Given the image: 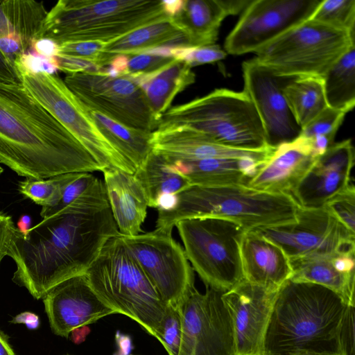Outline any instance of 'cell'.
<instances>
[{
  "label": "cell",
  "mask_w": 355,
  "mask_h": 355,
  "mask_svg": "<svg viewBox=\"0 0 355 355\" xmlns=\"http://www.w3.org/2000/svg\"><path fill=\"white\" fill-rule=\"evenodd\" d=\"M99 178L70 205L43 218L24 235L15 228L7 256L12 281L42 299L60 282L86 272L105 244L119 235Z\"/></svg>",
  "instance_id": "1"
},
{
  "label": "cell",
  "mask_w": 355,
  "mask_h": 355,
  "mask_svg": "<svg viewBox=\"0 0 355 355\" xmlns=\"http://www.w3.org/2000/svg\"><path fill=\"white\" fill-rule=\"evenodd\" d=\"M0 162L19 176L37 180L103 171L22 83L0 82Z\"/></svg>",
  "instance_id": "2"
},
{
  "label": "cell",
  "mask_w": 355,
  "mask_h": 355,
  "mask_svg": "<svg viewBox=\"0 0 355 355\" xmlns=\"http://www.w3.org/2000/svg\"><path fill=\"white\" fill-rule=\"evenodd\" d=\"M347 306L322 286L288 279L275 295L263 355L339 354L338 329Z\"/></svg>",
  "instance_id": "3"
},
{
  "label": "cell",
  "mask_w": 355,
  "mask_h": 355,
  "mask_svg": "<svg viewBox=\"0 0 355 355\" xmlns=\"http://www.w3.org/2000/svg\"><path fill=\"white\" fill-rule=\"evenodd\" d=\"M299 207L291 194L259 191L248 184L190 185L176 195L171 209L158 211L155 228L172 232L182 220L217 217L254 230L295 222Z\"/></svg>",
  "instance_id": "4"
},
{
  "label": "cell",
  "mask_w": 355,
  "mask_h": 355,
  "mask_svg": "<svg viewBox=\"0 0 355 355\" xmlns=\"http://www.w3.org/2000/svg\"><path fill=\"white\" fill-rule=\"evenodd\" d=\"M168 18L159 0H60L48 11L42 37L107 44Z\"/></svg>",
  "instance_id": "5"
},
{
  "label": "cell",
  "mask_w": 355,
  "mask_h": 355,
  "mask_svg": "<svg viewBox=\"0 0 355 355\" xmlns=\"http://www.w3.org/2000/svg\"><path fill=\"white\" fill-rule=\"evenodd\" d=\"M101 299L160 340L168 306L127 248L121 235L110 239L85 273Z\"/></svg>",
  "instance_id": "6"
},
{
  "label": "cell",
  "mask_w": 355,
  "mask_h": 355,
  "mask_svg": "<svg viewBox=\"0 0 355 355\" xmlns=\"http://www.w3.org/2000/svg\"><path fill=\"white\" fill-rule=\"evenodd\" d=\"M162 128L196 131L234 148L270 147L257 112L243 91L216 89L205 96L171 107L159 121L157 129Z\"/></svg>",
  "instance_id": "7"
},
{
  "label": "cell",
  "mask_w": 355,
  "mask_h": 355,
  "mask_svg": "<svg viewBox=\"0 0 355 355\" xmlns=\"http://www.w3.org/2000/svg\"><path fill=\"white\" fill-rule=\"evenodd\" d=\"M354 34L309 19L265 45L254 58L279 77L322 78L355 45Z\"/></svg>",
  "instance_id": "8"
},
{
  "label": "cell",
  "mask_w": 355,
  "mask_h": 355,
  "mask_svg": "<svg viewBox=\"0 0 355 355\" xmlns=\"http://www.w3.org/2000/svg\"><path fill=\"white\" fill-rule=\"evenodd\" d=\"M175 227L187 259L206 286L226 292L244 279L240 254L243 227L217 217L184 219Z\"/></svg>",
  "instance_id": "9"
},
{
  "label": "cell",
  "mask_w": 355,
  "mask_h": 355,
  "mask_svg": "<svg viewBox=\"0 0 355 355\" xmlns=\"http://www.w3.org/2000/svg\"><path fill=\"white\" fill-rule=\"evenodd\" d=\"M21 83L30 94L89 152L105 169L134 174L135 169L101 132L88 110L56 74L24 75Z\"/></svg>",
  "instance_id": "10"
},
{
  "label": "cell",
  "mask_w": 355,
  "mask_h": 355,
  "mask_svg": "<svg viewBox=\"0 0 355 355\" xmlns=\"http://www.w3.org/2000/svg\"><path fill=\"white\" fill-rule=\"evenodd\" d=\"M64 81L88 110L138 130L153 132L158 126L144 92L128 75L79 73Z\"/></svg>",
  "instance_id": "11"
},
{
  "label": "cell",
  "mask_w": 355,
  "mask_h": 355,
  "mask_svg": "<svg viewBox=\"0 0 355 355\" xmlns=\"http://www.w3.org/2000/svg\"><path fill=\"white\" fill-rule=\"evenodd\" d=\"M123 241L162 300L177 308L194 286V270L172 232L155 228Z\"/></svg>",
  "instance_id": "12"
},
{
  "label": "cell",
  "mask_w": 355,
  "mask_h": 355,
  "mask_svg": "<svg viewBox=\"0 0 355 355\" xmlns=\"http://www.w3.org/2000/svg\"><path fill=\"white\" fill-rule=\"evenodd\" d=\"M222 291L193 287L177 307L181 319L178 355H236L234 334Z\"/></svg>",
  "instance_id": "13"
},
{
  "label": "cell",
  "mask_w": 355,
  "mask_h": 355,
  "mask_svg": "<svg viewBox=\"0 0 355 355\" xmlns=\"http://www.w3.org/2000/svg\"><path fill=\"white\" fill-rule=\"evenodd\" d=\"M254 230L281 247L289 259L355 252V233L324 206H300L295 222Z\"/></svg>",
  "instance_id": "14"
},
{
  "label": "cell",
  "mask_w": 355,
  "mask_h": 355,
  "mask_svg": "<svg viewBox=\"0 0 355 355\" xmlns=\"http://www.w3.org/2000/svg\"><path fill=\"white\" fill-rule=\"evenodd\" d=\"M322 0H255L242 12L227 36V53H256L288 31L310 19Z\"/></svg>",
  "instance_id": "15"
},
{
  "label": "cell",
  "mask_w": 355,
  "mask_h": 355,
  "mask_svg": "<svg viewBox=\"0 0 355 355\" xmlns=\"http://www.w3.org/2000/svg\"><path fill=\"white\" fill-rule=\"evenodd\" d=\"M242 71L243 92L257 112L268 146L276 148L297 139L302 128L283 94V87L290 78L275 75L254 58L243 62Z\"/></svg>",
  "instance_id": "16"
},
{
  "label": "cell",
  "mask_w": 355,
  "mask_h": 355,
  "mask_svg": "<svg viewBox=\"0 0 355 355\" xmlns=\"http://www.w3.org/2000/svg\"><path fill=\"white\" fill-rule=\"evenodd\" d=\"M276 293L245 279L223 293L232 322L236 355H263Z\"/></svg>",
  "instance_id": "17"
},
{
  "label": "cell",
  "mask_w": 355,
  "mask_h": 355,
  "mask_svg": "<svg viewBox=\"0 0 355 355\" xmlns=\"http://www.w3.org/2000/svg\"><path fill=\"white\" fill-rule=\"evenodd\" d=\"M42 299L51 331L67 338L76 328L117 313L96 293L85 274L60 282Z\"/></svg>",
  "instance_id": "18"
},
{
  "label": "cell",
  "mask_w": 355,
  "mask_h": 355,
  "mask_svg": "<svg viewBox=\"0 0 355 355\" xmlns=\"http://www.w3.org/2000/svg\"><path fill=\"white\" fill-rule=\"evenodd\" d=\"M354 158L351 139L334 143L317 158L291 196L300 207H322L352 183Z\"/></svg>",
  "instance_id": "19"
},
{
  "label": "cell",
  "mask_w": 355,
  "mask_h": 355,
  "mask_svg": "<svg viewBox=\"0 0 355 355\" xmlns=\"http://www.w3.org/2000/svg\"><path fill=\"white\" fill-rule=\"evenodd\" d=\"M153 151L167 162L194 161L209 158H248L265 162L275 148L243 150L222 145L209 137L182 128L156 129L152 133Z\"/></svg>",
  "instance_id": "20"
},
{
  "label": "cell",
  "mask_w": 355,
  "mask_h": 355,
  "mask_svg": "<svg viewBox=\"0 0 355 355\" xmlns=\"http://www.w3.org/2000/svg\"><path fill=\"white\" fill-rule=\"evenodd\" d=\"M318 157L310 141L299 136L276 147L248 185L259 191L291 195Z\"/></svg>",
  "instance_id": "21"
},
{
  "label": "cell",
  "mask_w": 355,
  "mask_h": 355,
  "mask_svg": "<svg viewBox=\"0 0 355 355\" xmlns=\"http://www.w3.org/2000/svg\"><path fill=\"white\" fill-rule=\"evenodd\" d=\"M240 254L244 279L268 291H277L292 276L290 260L281 247L254 230L243 234Z\"/></svg>",
  "instance_id": "22"
},
{
  "label": "cell",
  "mask_w": 355,
  "mask_h": 355,
  "mask_svg": "<svg viewBox=\"0 0 355 355\" xmlns=\"http://www.w3.org/2000/svg\"><path fill=\"white\" fill-rule=\"evenodd\" d=\"M291 280L322 286L354 306V254H325L289 259Z\"/></svg>",
  "instance_id": "23"
},
{
  "label": "cell",
  "mask_w": 355,
  "mask_h": 355,
  "mask_svg": "<svg viewBox=\"0 0 355 355\" xmlns=\"http://www.w3.org/2000/svg\"><path fill=\"white\" fill-rule=\"evenodd\" d=\"M102 173L109 205L120 235L141 234L148 205L134 174L119 169H105Z\"/></svg>",
  "instance_id": "24"
},
{
  "label": "cell",
  "mask_w": 355,
  "mask_h": 355,
  "mask_svg": "<svg viewBox=\"0 0 355 355\" xmlns=\"http://www.w3.org/2000/svg\"><path fill=\"white\" fill-rule=\"evenodd\" d=\"M167 162L190 185L212 187L248 184L266 162L248 158H209Z\"/></svg>",
  "instance_id": "25"
},
{
  "label": "cell",
  "mask_w": 355,
  "mask_h": 355,
  "mask_svg": "<svg viewBox=\"0 0 355 355\" xmlns=\"http://www.w3.org/2000/svg\"><path fill=\"white\" fill-rule=\"evenodd\" d=\"M128 75L144 92L158 123L175 97L196 80L191 68L175 59L150 72Z\"/></svg>",
  "instance_id": "26"
},
{
  "label": "cell",
  "mask_w": 355,
  "mask_h": 355,
  "mask_svg": "<svg viewBox=\"0 0 355 355\" xmlns=\"http://www.w3.org/2000/svg\"><path fill=\"white\" fill-rule=\"evenodd\" d=\"M228 15L222 0H185L182 10L171 18L188 46L216 44L219 29Z\"/></svg>",
  "instance_id": "27"
},
{
  "label": "cell",
  "mask_w": 355,
  "mask_h": 355,
  "mask_svg": "<svg viewBox=\"0 0 355 355\" xmlns=\"http://www.w3.org/2000/svg\"><path fill=\"white\" fill-rule=\"evenodd\" d=\"M162 46H188L184 35L171 18L139 28L107 43L103 53L109 64L116 55H137L141 51Z\"/></svg>",
  "instance_id": "28"
},
{
  "label": "cell",
  "mask_w": 355,
  "mask_h": 355,
  "mask_svg": "<svg viewBox=\"0 0 355 355\" xmlns=\"http://www.w3.org/2000/svg\"><path fill=\"white\" fill-rule=\"evenodd\" d=\"M47 13L43 1H0V37H17L31 49L34 42L42 37Z\"/></svg>",
  "instance_id": "29"
},
{
  "label": "cell",
  "mask_w": 355,
  "mask_h": 355,
  "mask_svg": "<svg viewBox=\"0 0 355 355\" xmlns=\"http://www.w3.org/2000/svg\"><path fill=\"white\" fill-rule=\"evenodd\" d=\"M88 112L103 136L135 170L152 153L153 132L128 127L98 112Z\"/></svg>",
  "instance_id": "30"
},
{
  "label": "cell",
  "mask_w": 355,
  "mask_h": 355,
  "mask_svg": "<svg viewBox=\"0 0 355 355\" xmlns=\"http://www.w3.org/2000/svg\"><path fill=\"white\" fill-rule=\"evenodd\" d=\"M134 176L141 187L149 207H157L160 198L176 195L190 186L181 174L173 171L167 161L153 151L139 166Z\"/></svg>",
  "instance_id": "31"
},
{
  "label": "cell",
  "mask_w": 355,
  "mask_h": 355,
  "mask_svg": "<svg viewBox=\"0 0 355 355\" xmlns=\"http://www.w3.org/2000/svg\"><path fill=\"white\" fill-rule=\"evenodd\" d=\"M283 94L291 113L302 129L328 106L323 80L320 77L290 78L283 87Z\"/></svg>",
  "instance_id": "32"
},
{
  "label": "cell",
  "mask_w": 355,
  "mask_h": 355,
  "mask_svg": "<svg viewBox=\"0 0 355 355\" xmlns=\"http://www.w3.org/2000/svg\"><path fill=\"white\" fill-rule=\"evenodd\" d=\"M328 107L346 114L355 105V45L328 69L322 78Z\"/></svg>",
  "instance_id": "33"
},
{
  "label": "cell",
  "mask_w": 355,
  "mask_h": 355,
  "mask_svg": "<svg viewBox=\"0 0 355 355\" xmlns=\"http://www.w3.org/2000/svg\"><path fill=\"white\" fill-rule=\"evenodd\" d=\"M78 173H64L46 179L26 178L19 183V191L42 207H53L60 201L66 186Z\"/></svg>",
  "instance_id": "34"
},
{
  "label": "cell",
  "mask_w": 355,
  "mask_h": 355,
  "mask_svg": "<svg viewBox=\"0 0 355 355\" xmlns=\"http://www.w3.org/2000/svg\"><path fill=\"white\" fill-rule=\"evenodd\" d=\"M310 19L337 29L355 32V1H322Z\"/></svg>",
  "instance_id": "35"
},
{
  "label": "cell",
  "mask_w": 355,
  "mask_h": 355,
  "mask_svg": "<svg viewBox=\"0 0 355 355\" xmlns=\"http://www.w3.org/2000/svg\"><path fill=\"white\" fill-rule=\"evenodd\" d=\"M345 114L344 112L327 106L302 129L300 136L309 140L317 137H324L334 143L336 132Z\"/></svg>",
  "instance_id": "36"
},
{
  "label": "cell",
  "mask_w": 355,
  "mask_h": 355,
  "mask_svg": "<svg viewBox=\"0 0 355 355\" xmlns=\"http://www.w3.org/2000/svg\"><path fill=\"white\" fill-rule=\"evenodd\" d=\"M105 44L100 41L64 42L59 44L58 55L82 59L105 67L107 66L106 56L103 53Z\"/></svg>",
  "instance_id": "37"
},
{
  "label": "cell",
  "mask_w": 355,
  "mask_h": 355,
  "mask_svg": "<svg viewBox=\"0 0 355 355\" xmlns=\"http://www.w3.org/2000/svg\"><path fill=\"white\" fill-rule=\"evenodd\" d=\"M323 206L349 230L354 232L355 189L353 183L330 198Z\"/></svg>",
  "instance_id": "38"
},
{
  "label": "cell",
  "mask_w": 355,
  "mask_h": 355,
  "mask_svg": "<svg viewBox=\"0 0 355 355\" xmlns=\"http://www.w3.org/2000/svg\"><path fill=\"white\" fill-rule=\"evenodd\" d=\"M97 177L89 172H79L64 188L58 203L53 207H42V218L50 217L66 208L80 197L95 181Z\"/></svg>",
  "instance_id": "39"
},
{
  "label": "cell",
  "mask_w": 355,
  "mask_h": 355,
  "mask_svg": "<svg viewBox=\"0 0 355 355\" xmlns=\"http://www.w3.org/2000/svg\"><path fill=\"white\" fill-rule=\"evenodd\" d=\"M181 319L177 308L168 305L162 322L159 343L169 355H178L181 341Z\"/></svg>",
  "instance_id": "40"
},
{
  "label": "cell",
  "mask_w": 355,
  "mask_h": 355,
  "mask_svg": "<svg viewBox=\"0 0 355 355\" xmlns=\"http://www.w3.org/2000/svg\"><path fill=\"white\" fill-rule=\"evenodd\" d=\"M15 66L21 77L38 73L55 75L58 71L55 58L49 59L42 57L32 49L21 54L15 62Z\"/></svg>",
  "instance_id": "41"
},
{
  "label": "cell",
  "mask_w": 355,
  "mask_h": 355,
  "mask_svg": "<svg viewBox=\"0 0 355 355\" xmlns=\"http://www.w3.org/2000/svg\"><path fill=\"white\" fill-rule=\"evenodd\" d=\"M354 318V306H347L338 334L340 355H355Z\"/></svg>",
  "instance_id": "42"
},
{
  "label": "cell",
  "mask_w": 355,
  "mask_h": 355,
  "mask_svg": "<svg viewBox=\"0 0 355 355\" xmlns=\"http://www.w3.org/2000/svg\"><path fill=\"white\" fill-rule=\"evenodd\" d=\"M227 55L225 51L216 44L201 46H191L184 62L192 68L223 60Z\"/></svg>",
  "instance_id": "43"
},
{
  "label": "cell",
  "mask_w": 355,
  "mask_h": 355,
  "mask_svg": "<svg viewBox=\"0 0 355 355\" xmlns=\"http://www.w3.org/2000/svg\"><path fill=\"white\" fill-rule=\"evenodd\" d=\"M55 58L58 70L68 74L105 73V67L87 60L62 55H58Z\"/></svg>",
  "instance_id": "44"
},
{
  "label": "cell",
  "mask_w": 355,
  "mask_h": 355,
  "mask_svg": "<svg viewBox=\"0 0 355 355\" xmlns=\"http://www.w3.org/2000/svg\"><path fill=\"white\" fill-rule=\"evenodd\" d=\"M128 56L129 74L150 72L161 67L173 59L147 54Z\"/></svg>",
  "instance_id": "45"
},
{
  "label": "cell",
  "mask_w": 355,
  "mask_h": 355,
  "mask_svg": "<svg viewBox=\"0 0 355 355\" xmlns=\"http://www.w3.org/2000/svg\"><path fill=\"white\" fill-rule=\"evenodd\" d=\"M0 50L8 61L15 66L16 60L31 49L17 37L3 36L0 37Z\"/></svg>",
  "instance_id": "46"
},
{
  "label": "cell",
  "mask_w": 355,
  "mask_h": 355,
  "mask_svg": "<svg viewBox=\"0 0 355 355\" xmlns=\"http://www.w3.org/2000/svg\"><path fill=\"white\" fill-rule=\"evenodd\" d=\"M15 228L12 217L0 212V264L7 256L10 241Z\"/></svg>",
  "instance_id": "47"
},
{
  "label": "cell",
  "mask_w": 355,
  "mask_h": 355,
  "mask_svg": "<svg viewBox=\"0 0 355 355\" xmlns=\"http://www.w3.org/2000/svg\"><path fill=\"white\" fill-rule=\"evenodd\" d=\"M38 55L53 59L59 55V44L52 39L41 37L34 42L31 49Z\"/></svg>",
  "instance_id": "48"
},
{
  "label": "cell",
  "mask_w": 355,
  "mask_h": 355,
  "mask_svg": "<svg viewBox=\"0 0 355 355\" xmlns=\"http://www.w3.org/2000/svg\"><path fill=\"white\" fill-rule=\"evenodd\" d=\"M105 74L116 78L129 74L128 56L124 54H118L114 56L105 67Z\"/></svg>",
  "instance_id": "49"
},
{
  "label": "cell",
  "mask_w": 355,
  "mask_h": 355,
  "mask_svg": "<svg viewBox=\"0 0 355 355\" xmlns=\"http://www.w3.org/2000/svg\"><path fill=\"white\" fill-rule=\"evenodd\" d=\"M0 82L21 84V77L15 67L0 50Z\"/></svg>",
  "instance_id": "50"
},
{
  "label": "cell",
  "mask_w": 355,
  "mask_h": 355,
  "mask_svg": "<svg viewBox=\"0 0 355 355\" xmlns=\"http://www.w3.org/2000/svg\"><path fill=\"white\" fill-rule=\"evenodd\" d=\"M10 322L13 324H24L31 330L37 329L40 324L39 316L29 311L21 312L15 315Z\"/></svg>",
  "instance_id": "51"
},
{
  "label": "cell",
  "mask_w": 355,
  "mask_h": 355,
  "mask_svg": "<svg viewBox=\"0 0 355 355\" xmlns=\"http://www.w3.org/2000/svg\"><path fill=\"white\" fill-rule=\"evenodd\" d=\"M115 340L118 350L114 355H132L133 345L129 335L117 331L115 334Z\"/></svg>",
  "instance_id": "52"
},
{
  "label": "cell",
  "mask_w": 355,
  "mask_h": 355,
  "mask_svg": "<svg viewBox=\"0 0 355 355\" xmlns=\"http://www.w3.org/2000/svg\"><path fill=\"white\" fill-rule=\"evenodd\" d=\"M185 0H162V9L170 18L175 17L182 9Z\"/></svg>",
  "instance_id": "53"
},
{
  "label": "cell",
  "mask_w": 355,
  "mask_h": 355,
  "mask_svg": "<svg viewBox=\"0 0 355 355\" xmlns=\"http://www.w3.org/2000/svg\"><path fill=\"white\" fill-rule=\"evenodd\" d=\"M89 332L90 329L87 325L76 328L70 333L71 340L75 344H80L85 340Z\"/></svg>",
  "instance_id": "54"
},
{
  "label": "cell",
  "mask_w": 355,
  "mask_h": 355,
  "mask_svg": "<svg viewBox=\"0 0 355 355\" xmlns=\"http://www.w3.org/2000/svg\"><path fill=\"white\" fill-rule=\"evenodd\" d=\"M33 227L32 219L29 215H21L17 220L16 228L22 234H26Z\"/></svg>",
  "instance_id": "55"
},
{
  "label": "cell",
  "mask_w": 355,
  "mask_h": 355,
  "mask_svg": "<svg viewBox=\"0 0 355 355\" xmlns=\"http://www.w3.org/2000/svg\"><path fill=\"white\" fill-rule=\"evenodd\" d=\"M0 355H15L6 337L0 333Z\"/></svg>",
  "instance_id": "56"
},
{
  "label": "cell",
  "mask_w": 355,
  "mask_h": 355,
  "mask_svg": "<svg viewBox=\"0 0 355 355\" xmlns=\"http://www.w3.org/2000/svg\"><path fill=\"white\" fill-rule=\"evenodd\" d=\"M293 355H340L338 354L329 353H313V352H299Z\"/></svg>",
  "instance_id": "57"
},
{
  "label": "cell",
  "mask_w": 355,
  "mask_h": 355,
  "mask_svg": "<svg viewBox=\"0 0 355 355\" xmlns=\"http://www.w3.org/2000/svg\"><path fill=\"white\" fill-rule=\"evenodd\" d=\"M3 168L0 166V175L3 173Z\"/></svg>",
  "instance_id": "58"
},
{
  "label": "cell",
  "mask_w": 355,
  "mask_h": 355,
  "mask_svg": "<svg viewBox=\"0 0 355 355\" xmlns=\"http://www.w3.org/2000/svg\"><path fill=\"white\" fill-rule=\"evenodd\" d=\"M67 355H69V354H67Z\"/></svg>",
  "instance_id": "59"
}]
</instances>
